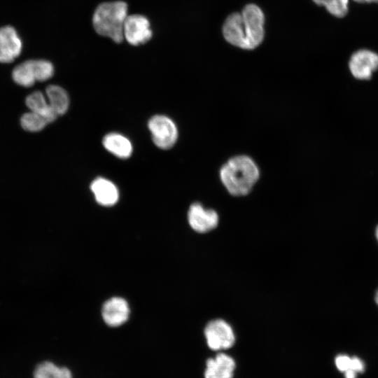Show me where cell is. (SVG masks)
<instances>
[{
  "instance_id": "6da1fadb",
  "label": "cell",
  "mask_w": 378,
  "mask_h": 378,
  "mask_svg": "<svg viewBox=\"0 0 378 378\" xmlns=\"http://www.w3.org/2000/svg\"><path fill=\"white\" fill-rule=\"evenodd\" d=\"M265 16L255 4H248L241 13L230 15L224 22L223 34L225 39L238 48L252 50L258 46L264 38Z\"/></svg>"
},
{
  "instance_id": "7a4b0ae2",
  "label": "cell",
  "mask_w": 378,
  "mask_h": 378,
  "mask_svg": "<svg viewBox=\"0 0 378 378\" xmlns=\"http://www.w3.org/2000/svg\"><path fill=\"white\" fill-rule=\"evenodd\" d=\"M220 181L233 196L248 194L260 177V170L254 160L247 155L229 159L220 169Z\"/></svg>"
},
{
  "instance_id": "3957f363",
  "label": "cell",
  "mask_w": 378,
  "mask_h": 378,
  "mask_svg": "<svg viewBox=\"0 0 378 378\" xmlns=\"http://www.w3.org/2000/svg\"><path fill=\"white\" fill-rule=\"evenodd\" d=\"M127 17V5L122 1L104 2L95 9L92 24L101 36L108 37L115 43L123 41V28Z\"/></svg>"
},
{
  "instance_id": "277c9868",
  "label": "cell",
  "mask_w": 378,
  "mask_h": 378,
  "mask_svg": "<svg viewBox=\"0 0 378 378\" xmlns=\"http://www.w3.org/2000/svg\"><path fill=\"white\" fill-rule=\"evenodd\" d=\"M152 139L161 149L171 148L178 139V129L174 122L164 115L153 116L148 123Z\"/></svg>"
},
{
  "instance_id": "5b68a950",
  "label": "cell",
  "mask_w": 378,
  "mask_h": 378,
  "mask_svg": "<svg viewBox=\"0 0 378 378\" xmlns=\"http://www.w3.org/2000/svg\"><path fill=\"white\" fill-rule=\"evenodd\" d=\"M204 335L209 348L213 351L230 349L235 342L232 327L223 319L209 321L204 328Z\"/></svg>"
},
{
  "instance_id": "8992f818",
  "label": "cell",
  "mask_w": 378,
  "mask_h": 378,
  "mask_svg": "<svg viewBox=\"0 0 378 378\" xmlns=\"http://www.w3.org/2000/svg\"><path fill=\"white\" fill-rule=\"evenodd\" d=\"M153 36L148 20L141 15H127L123 28V36L132 46L148 41Z\"/></svg>"
},
{
  "instance_id": "52a82bcc",
  "label": "cell",
  "mask_w": 378,
  "mask_h": 378,
  "mask_svg": "<svg viewBox=\"0 0 378 378\" xmlns=\"http://www.w3.org/2000/svg\"><path fill=\"white\" fill-rule=\"evenodd\" d=\"M349 67L354 78L368 80L378 69V55L368 50H360L351 55Z\"/></svg>"
},
{
  "instance_id": "ba28073f",
  "label": "cell",
  "mask_w": 378,
  "mask_h": 378,
  "mask_svg": "<svg viewBox=\"0 0 378 378\" xmlns=\"http://www.w3.org/2000/svg\"><path fill=\"white\" fill-rule=\"evenodd\" d=\"M188 219L190 227L199 233L209 232L216 228L218 223L216 211L204 208L199 202L190 205Z\"/></svg>"
},
{
  "instance_id": "9c48e42d",
  "label": "cell",
  "mask_w": 378,
  "mask_h": 378,
  "mask_svg": "<svg viewBox=\"0 0 378 378\" xmlns=\"http://www.w3.org/2000/svg\"><path fill=\"white\" fill-rule=\"evenodd\" d=\"M22 42L16 29L9 25L0 28V62H12L21 53Z\"/></svg>"
},
{
  "instance_id": "30bf717a",
  "label": "cell",
  "mask_w": 378,
  "mask_h": 378,
  "mask_svg": "<svg viewBox=\"0 0 378 378\" xmlns=\"http://www.w3.org/2000/svg\"><path fill=\"white\" fill-rule=\"evenodd\" d=\"M236 363L232 357L219 353L206 362L204 378H233Z\"/></svg>"
},
{
  "instance_id": "8fae6325",
  "label": "cell",
  "mask_w": 378,
  "mask_h": 378,
  "mask_svg": "<svg viewBox=\"0 0 378 378\" xmlns=\"http://www.w3.org/2000/svg\"><path fill=\"white\" fill-rule=\"evenodd\" d=\"M130 310L127 302L120 298H113L105 302L102 316L110 326H118L128 318Z\"/></svg>"
},
{
  "instance_id": "7c38bea8",
  "label": "cell",
  "mask_w": 378,
  "mask_h": 378,
  "mask_svg": "<svg viewBox=\"0 0 378 378\" xmlns=\"http://www.w3.org/2000/svg\"><path fill=\"white\" fill-rule=\"evenodd\" d=\"M96 201L103 206H112L115 204L119 197L118 190L111 181L98 177L90 185Z\"/></svg>"
},
{
  "instance_id": "4fadbf2b",
  "label": "cell",
  "mask_w": 378,
  "mask_h": 378,
  "mask_svg": "<svg viewBox=\"0 0 378 378\" xmlns=\"http://www.w3.org/2000/svg\"><path fill=\"white\" fill-rule=\"evenodd\" d=\"M102 142L104 148L118 158L125 159L132 155V143L120 134L116 132L107 134Z\"/></svg>"
},
{
  "instance_id": "5bb4252c",
  "label": "cell",
  "mask_w": 378,
  "mask_h": 378,
  "mask_svg": "<svg viewBox=\"0 0 378 378\" xmlns=\"http://www.w3.org/2000/svg\"><path fill=\"white\" fill-rule=\"evenodd\" d=\"M25 104L31 111L42 115L48 123L53 122L58 116L50 107L47 97L40 91H35L29 94Z\"/></svg>"
},
{
  "instance_id": "9a60e30c",
  "label": "cell",
  "mask_w": 378,
  "mask_h": 378,
  "mask_svg": "<svg viewBox=\"0 0 378 378\" xmlns=\"http://www.w3.org/2000/svg\"><path fill=\"white\" fill-rule=\"evenodd\" d=\"M46 95L50 107L57 115L64 114L69 106V98L66 90L57 85L46 88Z\"/></svg>"
},
{
  "instance_id": "2e32d148",
  "label": "cell",
  "mask_w": 378,
  "mask_h": 378,
  "mask_svg": "<svg viewBox=\"0 0 378 378\" xmlns=\"http://www.w3.org/2000/svg\"><path fill=\"white\" fill-rule=\"evenodd\" d=\"M12 78L19 85L26 88L32 86L36 81L33 59L17 65L12 71Z\"/></svg>"
},
{
  "instance_id": "e0dca14e",
  "label": "cell",
  "mask_w": 378,
  "mask_h": 378,
  "mask_svg": "<svg viewBox=\"0 0 378 378\" xmlns=\"http://www.w3.org/2000/svg\"><path fill=\"white\" fill-rule=\"evenodd\" d=\"M34 378H72L69 369L58 367L50 362H43L39 364L34 373Z\"/></svg>"
},
{
  "instance_id": "ac0fdd59",
  "label": "cell",
  "mask_w": 378,
  "mask_h": 378,
  "mask_svg": "<svg viewBox=\"0 0 378 378\" xmlns=\"http://www.w3.org/2000/svg\"><path fill=\"white\" fill-rule=\"evenodd\" d=\"M20 124L24 130L35 132L42 130L48 122L42 115L30 111L21 116Z\"/></svg>"
},
{
  "instance_id": "d6986e66",
  "label": "cell",
  "mask_w": 378,
  "mask_h": 378,
  "mask_svg": "<svg viewBox=\"0 0 378 378\" xmlns=\"http://www.w3.org/2000/svg\"><path fill=\"white\" fill-rule=\"evenodd\" d=\"M318 6H324L332 15L344 17L348 12V0H313Z\"/></svg>"
},
{
  "instance_id": "ffe728a7",
  "label": "cell",
  "mask_w": 378,
  "mask_h": 378,
  "mask_svg": "<svg viewBox=\"0 0 378 378\" xmlns=\"http://www.w3.org/2000/svg\"><path fill=\"white\" fill-rule=\"evenodd\" d=\"M36 81H45L50 78L54 74L52 64L44 59H33Z\"/></svg>"
},
{
  "instance_id": "44dd1931",
  "label": "cell",
  "mask_w": 378,
  "mask_h": 378,
  "mask_svg": "<svg viewBox=\"0 0 378 378\" xmlns=\"http://www.w3.org/2000/svg\"><path fill=\"white\" fill-rule=\"evenodd\" d=\"M352 358L346 355H339L335 358V365L337 369L342 372L351 370Z\"/></svg>"
},
{
  "instance_id": "7402d4cb",
  "label": "cell",
  "mask_w": 378,
  "mask_h": 378,
  "mask_svg": "<svg viewBox=\"0 0 378 378\" xmlns=\"http://www.w3.org/2000/svg\"><path fill=\"white\" fill-rule=\"evenodd\" d=\"M351 370L356 372H363L365 370L363 362L357 357H353L351 360Z\"/></svg>"
},
{
  "instance_id": "603a6c76",
  "label": "cell",
  "mask_w": 378,
  "mask_h": 378,
  "mask_svg": "<svg viewBox=\"0 0 378 378\" xmlns=\"http://www.w3.org/2000/svg\"><path fill=\"white\" fill-rule=\"evenodd\" d=\"M357 373L356 371L352 370H348L344 372L345 378H356Z\"/></svg>"
},
{
  "instance_id": "cb8c5ba5",
  "label": "cell",
  "mask_w": 378,
  "mask_h": 378,
  "mask_svg": "<svg viewBox=\"0 0 378 378\" xmlns=\"http://www.w3.org/2000/svg\"><path fill=\"white\" fill-rule=\"evenodd\" d=\"M358 3H378V0H354Z\"/></svg>"
},
{
  "instance_id": "d4e9b609",
  "label": "cell",
  "mask_w": 378,
  "mask_h": 378,
  "mask_svg": "<svg viewBox=\"0 0 378 378\" xmlns=\"http://www.w3.org/2000/svg\"><path fill=\"white\" fill-rule=\"evenodd\" d=\"M374 300L376 304L378 305V290H377L374 296Z\"/></svg>"
},
{
  "instance_id": "484cf974",
  "label": "cell",
  "mask_w": 378,
  "mask_h": 378,
  "mask_svg": "<svg viewBox=\"0 0 378 378\" xmlns=\"http://www.w3.org/2000/svg\"><path fill=\"white\" fill-rule=\"evenodd\" d=\"M375 237L378 241V225L377 226L376 229H375Z\"/></svg>"
}]
</instances>
